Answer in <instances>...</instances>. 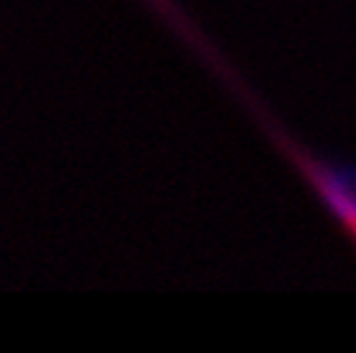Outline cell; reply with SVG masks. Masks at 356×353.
Instances as JSON below:
<instances>
[{"instance_id": "1", "label": "cell", "mask_w": 356, "mask_h": 353, "mask_svg": "<svg viewBox=\"0 0 356 353\" xmlns=\"http://www.w3.org/2000/svg\"><path fill=\"white\" fill-rule=\"evenodd\" d=\"M292 168L300 173L323 209L339 222L356 243V165L333 160L305 147Z\"/></svg>"}]
</instances>
